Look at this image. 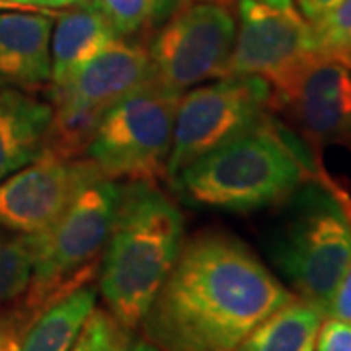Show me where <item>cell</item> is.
Masks as SVG:
<instances>
[{"label": "cell", "instance_id": "cell-1", "mask_svg": "<svg viewBox=\"0 0 351 351\" xmlns=\"http://www.w3.org/2000/svg\"><path fill=\"white\" fill-rule=\"evenodd\" d=\"M293 299L242 240L203 230L184 242L141 326L160 351H234Z\"/></svg>", "mask_w": 351, "mask_h": 351}, {"label": "cell", "instance_id": "cell-2", "mask_svg": "<svg viewBox=\"0 0 351 351\" xmlns=\"http://www.w3.org/2000/svg\"><path fill=\"white\" fill-rule=\"evenodd\" d=\"M184 246V217L152 182L121 186L112 232L100 263L108 313L133 332L172 271Z\"/></svg>", "mask_w": 351, "mask_h": 351}, {"label": "cell", "instance_id": "cell-3", "mask_svg": "<svg viewBox=\"0 0 351 351\" xmlns=\"http://www.w3.org/2000/svg\"><path fill=\"white\" fill-rule=\"evenodd\" d=\"M311 178L301 152L267 117L260 127L188 164L172 182L188 203L252 213L289 201Z\"/></svg>", "mask_w": 351, "mask_h": 351}, {"label": "cell", "instance_id": "cell-4", "mask_svg": "<svg viewBox=\"0 0 351 351\" xmlns=\"http://www.w3.org/2000/svg\"><path fill=\"white\" fill-rule=\"evenodd\" d=\"M121 186L98 178L82 189L49 228L29 234L32 277L8 313L24 330L53 302L92 285L112 232Z\"/></svg>", "mask_w": 351, "mask_h": 351}, {"label": "cell", "instance_id": "cell-5", "mask_svg": "<svg viewBox=\"0 0 351 351\" xmlns=\"http://www.w3.org/2000/svg\"><path fill=\"white\" fill-rule=\"evenodd\" d=\"M289 201L285 221L271 239V260L297 297L328 316L351 262V203L326 180L313 178Z\"/></svg>", "mask_w": 351, "mask_h": 351}, {"label": "cell", "instance_id": "cell-6", "mask_svg": "<svg viewBox=\"0 0 351 351\" xmlns=\"http://www.w3.org/2000/svg\"><path fill=\"white\" fill-rule=\"evenodd\" d=\"M180 92L149 84L113 104L88 147V160L108 180L166 178Z\"/></svg>", "mask_w": 351, "mask_h": 351}, {"label": "cell", "instance_id": "cell-7", "mask_svg": "<svg viewBox=\"0 0 351 351\" xmlns=\"http://www.w3.org/2000/svg\"><path fill=\"white\" fill-rule=\"evenodd\" d=\"M271 86L250 75L221 76L180 96L166 178L267 119Z\"/></svg>", "mask_w": 351, "mask_h": 351}, {"label": "cell", "instance_id": "cell-8", "mask_svg": "<svg viewBox=\"0 0 351 351\" xmlns=\"http://www.w3.org/2000/svg\"><path fill=\"white\" fill-rule=\"evenodd\" d=\"M237 22L221 2L182 4L158 29L149 47L152 84L184 92L226 76Z\"/></svg>", "mask_w": 351, "mask_h": 351}, {"label": "cell", "instance_id": "cell-9", "mask_svg": "<svg viewBox=\"0 0 351 351\" xmlns=\"http://www.w3.org/2000/svg\"><path fill=\"white\" fill-rule=\"evenodd\" d=\"M320 55L313 24L295 0H239V29L226 75L281 86Z\"/></svg>", "mask_w": 351, "mask_h": 351}, {"label": "cell", "instance_id": "cell-10", "mask_svg": "<svg viewBox=\"0 0 351 351\" xmlns=\"http://www.w3.org/2000/svg\"><path fill=\"white\" fill-rule=\"evenodd\" d=\"M269 110L287 117L313 147L351 149V61L318 55L285 84L271 88Z\"/></svg>", "mask_w": 351, "mask_h": 351}, {"label": "cell", "instance_id": "cell-11", "mask_svg": "<svg viewBox=\"0 0 351 351\" xmlns=\"http://www.w3.org/2000/svg\"><path fill=\"white\" fill-rule=\"evenodd\" d=\"M98 178L104 176L88 158H63L41 149L32 162L0 182V228L22 237L38 234Z\"/></svg>", "mask_w": 351, "mask_h": 351}, {"label": "cell", "instance_id": "cell-12", "mask_svg": "<svg viewBox=\"0 0 351 351\" xmlns=\"http://www.w3.org/2000/svg\"><path fill=\"white\" fill-rule=\"evenodd\" d=\"M152 84L149 49L117 38L84 63L59 86L51 88V101H69L110 110L129 94Z\"/></svg>", "mask_w": 351, "mask_h": 351}, {"label": "cell", "instance_id": "cell-13", "mask_svg": "<svg viewBox=\"0 0 351 351\" xmlns=\"http://www.w3.org/2000/svg\"><path fill=\"white\" fill-rule=\"evenodd\" d=\"M51 34V14L0 10V90L34 92L49 84Z\"/></svg>", "mask_w": 351, "mask_h": 351}, {"label": "cell", "instance_id": "cell-14", "mask_svg": "<svg viewBox=\"0 0 351 351\" xmlns=\"http://www.w3.org/2000/svg\"><path fill=\"white\" fill-rule=\"evenodd\" d=\"M121 38L98 0H76L57 16L51 34V82L59 86Z\"/></svg>", "mask_w": 351, "mask_h": 351}, {"label": "cell", "instance_id": "cell-15", "mask_svg": "<svg viewBox=\"0 0 351 351\" xmlns=\"http://www.w3.org/2000/svg\"><path fill=\"white\" fill-rule=\"evenodd\" d=\"M51 113V104L27 92L0 90V182L41 152Z\"/></svg>", "mask_w": 351, "mask_h": 351}, {"label": "cell", "instance_id": "cell-16", "mask_svg": "<svg viewBox=\"0 0 351 351\" xmlns=\"http://www.w3.org/2000/svg\"><path fill=\"white\" fill-rule=\"evenodd\" d=\"M324 316L297 297L254 328L234 351H314Z\"/></svg>", "mask_w": 351, "mask_h": 351}, {"label": "cell", "instance_id": "cell-17", "mask_svg": "<svg viewBox=\"0 0 351 351\" xmlns=\"http://www.w3.org/2000/svg\"><path fill=\"white\" fill-rule=\"evenodd\" d=\"M96 287L84 285L53 302L29 324L18 351H69L96 308Z\"/></svg>", "mask_w": 351, "mask_h": 351}, {"label": "cell", "instance_id": "cell-18", "mask_svg": "<svg viewBox=\"0 0 351 351\" xmlns=\"http://www.w3.org/2000/svg\"><path fill=\"white\" fill-rule=\"evenodd\" d=\"M51 110L43 149L63 158H84L108 110L69 101H51Z\"/></svg>", "mask_w": 351, "mask_h": 351}, {"label": "cell", "instance_id": "cell-19", "mask_svg": "<svg viewBox=\"0 0 351 351\" xmlns=\"http://www.w3.org/2000/svg\"><path fill=\"white\" fill-rule=\"evenodd\" d=\"M32 277L29 237H8L0 228V304L14 302L24 295Z\"/></svg>", "mask_w": 351, "mask_h": 351}, {"label": "cell", "instance_id": "cell-20", "mask_svg": "<svg viewBox=\"0 0 351 351\" xmlns=\"http://www.w3.org/2000/svg\"><path fill=\"white\" fill-rule=\"evenodd\" d=\"M98 2L121 38L147 29L176 6V0H98Z\"/></svg>", "mask_w": 351, "mask_h": 351}, {"label": "cell", "instance_id": "cell-21", "mask_svg": "<svg viewBox=\"0 0 351 351\" xmlns=\"http://www.w3.org/2000/svg\"><path fill=\"white\" fill-rule=\"evenodd\" d=\"M311 24L320 55L351 59V0H341L336 8Z\"/></svg>", "mask_w": 351, "mask_h": 351}, {"label": "cell", "instance_id": "cell-22", "mask_svg": "<svg viewBox=\"0 0 351 351\" xmlns=\"http://www.w3.org/2000/svg\"><path fill=\"white\" fill-rule=\"evenodd\" d=\"M121 324L108 311L94 308L69 351H106Z\"/></svg>", "mask_w": 351, "mask_h": 351}, {"label": "cell", "instance_id": "cell-23", "mask_svg": "<svg viewBox=\"0 0 351 351\" xmlns=\"http://www.w3.org/2000/svg\"><path fill=\"white\" fill-rule=\"evenodd\" d=\"M314 351H351V324L334 316H324Z\"/></svg>", "mask_w": 351, "mask_h": 351}, {"label": "cell", "instance_id": "cell-24", "mask_svg": "<svg viewBox=\"0 0 351 351\" xmlns=\"http://www.w3.org/2000/svg\"><path fill=\"white\" fill-rule=\"evenodd\" d=\"M328 316L339 318L343 322L351 324V262L346 269V274L339 279L338 287L334 291V297L328 308Z\"/></svg>", "mask_w": 351, "mask_h": 351}, {"label": "cell", "instance_id": "cell-25", "mask_svg": "<svg viewBox=\"0 0 351 351\" xmlns=\"http://www.w3.org/2000/svg\"><path fill=\"white\" fill-rule=\"evenodd\" d=\"M22 328L12 318L8 311L0 313V351H18L22 341Z\"/></svg>", "mask_w": 351, "mask_h": 351}, {"label": "cell", "instance_id": "cell-26", "mask_svg": "<svg viewBox=\"0 0 351 351\" xmlns=\"http://www.w3.org/2000/svg\"><path fill=\"white\" fill-rule=\"evenodd\" d=\"M339 2L341 0H295V4L299 6V10L308 22H316L332 8H336Z\"/></svg>", "mask_w": 351, "mask_h": 351}, {"label": "cell", "instance_id": "cell-27", "mask_svg": "<svg viewBox=\"0 0 351 351\" xmlns=\"http://www.w3.org/2000/svg\"><path fill=\"white\" fill-rule=\"evenodd\" d=\"M106 351H131V332L123 326L119 328Z\"/></svg>", "mask_w": 351, "mask_h": 351}, {"label": "cell", "instance_id": "cell-28", "mask_svg": "<svg viewBox=\"0 0 351 351\" xmlns=\"http://www.w3.org/2000/svg\"><path fill=\"white\" fill-rule=\"evenodd\" d=\"M24 4H29V6H36V8H63V6H69L76 0H22Z\"/></svg>", "mask_w": 351, "mask_h": 351}, {"label": "cell", "instance_id": "cell-29", "mask_svg": "<svg viewBox=\"0 0 351 351\" xmlns=\"http://www.w3.org/2000/svg\"><path fill=\"white\" fill-rule=\"evenodd\" d=\"M0 10H39V8L29 4H20L14 0H0Z\"/></svg>", "mask_w": 351, "mask_h": 351}, {"label": "cell", "instance_id": "cell-30", "mask_svg": "<svg viewBox=\"0 0 351 351\" xmlns=\"http://www.w3.org/2000/svg\"><path fill=\"white\" fill-rule=\"evenodd\" d=\"M131 351H160L154 343H151L149 339H141V341H137L133 348H131Z\"/></svg>", "mask_w": 351, "mask_h": 351}, {"label": "cell", "instance_id": "cell-31", "mask_svg": "<svg viewBox=\"0 0 351 351\" xmlns=\"http://www.w3.org/2000/svg\"><path fill=\"white\" fill-rule=\"evenodd\" d=\"M211 2H221L223 4V2H228V0H211Z\"/></svg>", "mask_w": 351, "mask_h": 351}, {"label": "cell", "instance_id": "cell-32", "mask_svg": "<svg viewBox=\"0 0 351 351\" xmlns=\"http://www.w3.org/2000/svg\"><path fill=\"white\" fill-rule=\"evenodd\" d=\"M14 2H20V4H24V2H22V0H14Z\"/></svg>", "mask_w": 351, "mask_h": 351}, {"label": "cell", "instance_id": "cell-33", "mask_svg": "<svg viewBox=\"0 0 351 351\" xmlns=\"http://www.w3.org/2000/svg\"><path fill=\"white\" fill-rule=\"evenodd\" d=\"M350 61H351V59H350Z\"/></svg>", "mask_w": 351, "mask_h": 351}]
</instances>
